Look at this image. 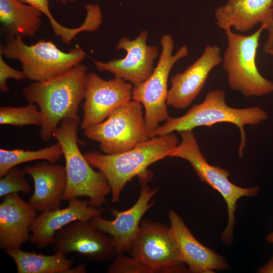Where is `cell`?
<instances>
[{"instance_id": "cell-1", "label": "cell", "mask_w": 273, "mask_h": 273, "mask_svg": "<svg viewBox=\"0 0 273 273\" xmlns=\"http://www.w3.org/2000/svg\"><path fill=\"white\" fill-rule=\"evenodd\" d=\"M87 67L79 64L66 73L42 81H34L22 89L28 103L37 104L41 114L40 136L44 142L53 137L61 122L78 116L84 99Z\"/></svg>"}, {"instance_id": "cell-2", "label": "cell", "mask_w": 273, "mask_h": 273, "mask_svg": "<svg viewBox=\"0 0 273 273\" xmlns=\"http://www.w3.org/2000/svg\"><path fill=\"white\" fill-rule=\"evenodd\" d=\"M173 132L159 135L140 143L120 153L103 154L98 151L84 154L89 163L105 176L111 189V202L117 203L126 184L133 178L151 180L153 173L147 169L152 164L169 157L178 145Z\"/></svg>"}, {"instance_id": "cell-3", "label": "cell", "mask_w": 273, "mask_h": 273, "mask_svg": "<svg viewBox=\"0 0 273 273\" xmlns=\"http://www.w3.org/2000/svg\"><path fill=\"white\" fill-rule=\"evenodd\" d=\"M224 90L217 89L209 91L203 101L193 105L180 117H169L161 126L148 133L149 138L177 131L193 130L197 127H210L217 123L228 122L236 125L240 130L241 141L238 155L243 156L247 138L244 126L255 125L266 120L269 115L262 108L252 107L235 108L230 107L225 102Z\"/></svg>"}, {"instance_id": "cell-4", "label": "cell", "mask_w": 273, "mask_h": 273, "mask_svg": "<svg viewBox=\"0 0 273 273\" xmlns=\"http://www.w3.org/2000/svg\"><path fill=\"white\" fill-rule=\"evenodd\" d=\"M79 116L65 118L53 135L62 148L65 162L66 186L63 200L85 196L91 206L98 208L107 203L111 189L104 175L93 169L79 149Z\"/></svg>"}, {"instance_id": "cell-5", "label": "cell", "mask_w": 273, "mask_h": 273, "mask_svg": "<svg viewBox=\"0 0 273 273\" xmlns=\"http://www.w3.org/2000/svg\"><path fill=\"white\" fill-rule=\"evenodd\" d=\"M180 133V143L174 149L169 157H177L188 161L200 180L217 191L224 199L228 209V222L221 234V242L227 246L233 243L237 202L243 197H251L259 192L260 187L244 188L233 184L229 179L230 172L225 169L209 164L202 153L193 130Z\"/></svg>"}, {"instance_id": "cell-6", "label": "cell", "mask_w": 273, "mask_h": 273, "mask_svg": "<svg viewBox=\"0 0 273 273\" xmlns=\"http://www.w3.org/2000/svg\"><path fill=\"white\" fill-rule=\"evenodd\" d=\"M267 25L261 24L250 35L233 32L231 29L224 31L228 46L222 63L228 82L231 89L240 92L246 98L273 93V81L261 75L256 64L259 39Z\"/></svg>"}, {"instance_id": "cell-7", "label": "cell", "mask_w": 273, "mask_h": 273, "mask_svg": "<svg viewBox=\"0 0 273 273\" xmlns=\"http://www.w3.org/2000/svg\"><path fill=\"white\" fill-rule=\"evenodd\" d=\"M0 53L7 59L19 61L27 79L34 81L61 75L79 65L86 56L78 44L64 52L52 41L42 39L28 46L20 36L9 39L1 47Z\"/></svg>"}, {"instance_id": "cell-8", "label": "cell", "mask_w": 273, "mask_h": 273, "mask_svg": "<svg viewBox=\"0 0 273 273\" xmlns=\"http://www.w3.org/2000/svg\"><path fill=\"white\" fill-rule=\"evenodd\" d=\"M160 44L161 52L152 73L145 82L133 86L132 92V99L140 102L145 109L148 133L169 117L166 104L169 75L175 64L189 54L188 47L183 46L173 54L174 41L170 34L163 35Z\"/></svg>"}, {"instance_id": "cell-9", "label": "cell", "mask_w": 273, "mask_h": 273, "mask_svg": "<svg viewBox=\"0 0 273 273\" xmlns=\"http://www.w3.org/2000/svg\"><path fill=\"white\" fill-rule=\"evenodd\" d=\"M143 108L140 102L132 99L114 110L104 121L85 130L84 134L99 143L105 154L127 151L149 139Z\"/></svg>"}, {"instance_id": "cell-10", "label": "cell", "mask_w": 273, "mask_h": 273, "mask_svg": "<svg viewBox=\"0 0 273 273\" xmlns=\"http://www.w3.org/2000/svg\"><path fill=\"white\" fill-rule=\"evenodd\" d=\"M129 252L149 273L189 272L179 259L169 226L161 222L142 219Z\"/></svg>"}, {"instance_id": "cell-11", "label": "cell", "mask_w": 273, "mask_h": 273, "mask_svg": "<svg viewBox=\"0 0 273 273\" xmlns=\"http://www.w3.org/2000/svg\"><path fill=\"white\" fill-rule=\"evenodd\" d=\"M133 87L120 78L107 80L94 72L88 73L81 128L85 130L101 123L116 109L131 101Z\"/></svg>"}, {"instance_id": "cell-12", "label": "cell", "mask_w": 273, "mask_h": 273, "mask_svg": "<svg viewBox=\"0 0 273 273\" xmlns=\"http://www.w3.org/2000/svg\"><path fill=\"white\" fill-rule=\"evenodd\" d=\"M148 36V31L144 30L133 40L121 38L116 49L124 50L125 57L105 62L94 60L95 67L99 71L110 72L114 77L128 81L133 86L141 84L152 73L159 53L157 47L147 44Z\"/></svg>"}, {"instance_id": "cell-13", "label": "cell", "mask_w": 273, "mask_h": 273, "mask_svg": "<svg viewBox=\"0 0 273 273\" xmlns=\"http://www.w3.org/2000/svg\"><path fill=\"white\" fill-rule=\"evenodd\" d=\"M54 237V250L66 256L75 252L90 260L105 261L117 255L112 237L89 220L73 221L56 231Z\"/></svg>"}, {"instance_id": "cell-14", "label": "cell", "mask_w": 273, "mask_h": 273, "mask_svg": "<svg viewBox=\"0 0 273 273\" xmlns=\"http://www.w3.org/2000/svg\"><path fill=\"white\" fill-rule=\"evenodd\" d=\"M149 181L142 180L139 198L134 204L125 211L111 210L114 219L107 220L98 216L89 221L96 228L110 235L113 240L117 255L130 251L131 243L139 228L144 214L155 204L151 199L157 194L156 187L151 188Z\"/></svg>"}, {"instance_id": "cell-15", "label": "cell", "mask_w": 273, "mask_h": 273, "mask_svg": "<svg viewBox=\"0 0 273 273\" xmlns=\"http://www.w3.org/2000/svg\"><path fill=\"white\" fill-rule=\"evenodd\" d=\"M221 50L207 44L201 56L184 71L170 79L166 104L176 109L190 106L203 89L212 70L222 62Z\"/></svg>"}, {"instance_id": "cell-16", "label": "cell", "mask_w": 273, "mask_h": 273, "mask_svg": "<svg viewBox=\"0 0 273 273\" xmlns=\"http://www.w3.org/2000/svg\"><path fill=\"white\" fill-rule=\"evenodd\" d=\"M169 233L180 261L186 264L189 272L213 273L214 270H228L230 266L225 258L200 243L192 234L180 215L169 210Z\"/></svg>"}, {"instance_id": "cell-17", "label": "cell", "mask_w": 273, "mask_h": 273, "mask_svg": "<svg viewBox=\"0 0 273 273\" xmlns=\"http://www.w3.org/2000/svg\"><path fill=\"white\" fill-rule=\"evenodd\" d=\"M68 206L63 209L49 211L37 215L30 227L29 241L38 248L53 244L56 231L76 220H90L101 216L102 211L91 206L89 200L74 198L68 201Z\"/></svg>"}, {"instance_id": "cell-18", "label": "cell", "mask_w": 273, "mask_h": 273, "mask_svg": "<svg viewBox=\"0 0 273 273\" xmlns=\"http://www.w3.org/2000/svg\"><path fill=\"white\" fill-rule=\"evenodd\" d=\"M37 215V211L18 193L5 196L0 205V248L7 251L26 243Z\"/></svg>"}, {"instance_id": "cell-19", "label": "cell", "mask_w": 273, "mask_h": 273, "mask_svg": "<svg viewBox=\"0 0 273 273\" xmlns=\"http://www.w3.org/2000/svg\"><path fill=\"white\" fill-rule=\"evenodd\" d=\"M34 182V193L29 203L40 213L60 208L66 186L65 166L43 160L23 168Z\"/></svg>"}, {"instance_id": "cell-20", "label": "cell", "mask_w": 273, "mask_h": 273, "mask_svg": "<svg viewBox=\"0 0 273 273\" xmlns=\"http://www.w3.org/2000/svg\"><path fill=\"white\" fill-rule=\"evenodd\" d=\"M273 18V0H228L215 9L214 19L225 31L233 27L245 32L258 24L268 25Z\"/></svg>"}, {"instance_id": "cell-21", "label": "cell", "mask_w": 273, "mask_h": 273, "mask_svg": "<svg viewBox=\"0 0 273 273\" xmlns=\"http://www.w3.org/2000/svg\"><path fill=\"white\" fill-rule=\"evenodd\" d=\"M43 14L36 8L17 0H0V21L9 39L32 38L39 30Z\"/></svg>"}, {"instance_id": "cell-22", "label": "cell", "mask_w": 273, "mask_h": 273, "mask_svg": "<svg viewBox=\"0 0 273 273\" xmlns=\"http://www.w3.org/2000/svg\"><path fill=\"white\" fill-rule=\"evenodd\" d=\"M5 252L14 261L18 273H65L74 261L60 252L48 255L26 252L20 248Z\"/></svg>"}, {"instance_id": "cell-23", "label": "cell", "mask_w": 273, "mask_h": 273, "mask_svg": "<svg viewBox=\"0 0 273 273\" xmlns=\"http://www.w3.org/2000/svg\"><path fill=\"white\" fill-rule=\"evenodd\" d=\"M63 155L60 144L57 142L51 146L38 150L0 149V177L11 168L21 163L34 160H46L56 163Z\"/></svg>"}, {"instance_id": "cell-24", "label": "cell", "mask_w": 273, "mask_h": 273, "mask_svg": "<svg viewBox=\"0 0 273 273\" xmlns=\"http://www.w3.org/2000/svg\"><path fill=\"white\" fill-rule=\"evenodd\" d=\"M0 124L14 126H40L41 114L34 104L28 103L21 107L3 106L0 108Z\"/></svg>"}, {"instance_id": "cell-25", "label": "cell", "mask_w": 273, "mask_h": 273, "mask_svg": "<svg viewBox=\"0 0 273 273\" xmlns=\"http://www.w3.org/2000/svg\"><path fill=\"white\" fill-rule=\"evenodd\" d=\"M19 2L30 5L47 16L55 34L60 36L67 44H69L75 37L81 32V29L78 27L70 28L61 25L52 15L49 8L50 0H17Z\"/></svg>"}, {"instance_id": "cell-26", "label": "cell", "mask_w": 273, "mask_h": 273, "mask_svg": "<svg viewBox=\"0 0 273 273\" xmlns=\"http://www.w3.org/2000/svg\"><path fill=\"white\" fill-rule=\"evenodd\" d=\"M23 169L16 166L11 168L1 178L0 197L19 192L28 193L31 187L25 177Z\"/></svg>"}, {"instance_id": "cell-27", "label": "cell", "mask_w": 273, "mask_h": 273, "mask_svg": "<svg viewBox=\"0 0 273 273\" xmlns=\"http://www.w3.org/2000/svg\"><path fill=\"white\" fill-rule=\"evenodd\" d=\"M108 273H149L147 267L138 259L124 254H117L109 266Z\"/></svg>"}, {"instance_id": "cell-28", "label": "cell", "mask_w": 273, "mask_h": 273, "mask_svg": "<svg viewBox=\"0 0 273 273\" xmlns=\"http://www.w3.org/2000/svg\"><path fill=\"white\" fill-rule=\"evenodd\" d=\"M9 78L21 81L27 79V77L23 70H18L9 66L3 59V55L0 53V90L2 93L9 91L7 80Z\"/></svg>"}, {"instance_id": "cell-29", "label": "cell", "mask_w": 273, "mask_h": 273, "mask_svg": "<svg viewBox=\"0 0 273 273\" xmlns=\"http://www.w3.org/2000/svg\"><path fill=\"white\" fill-rule=\"evenodd\" d=\"M265 29L268 31V37L263 47V51L265 53L273 49V18Z\"/></svg>"}, {"instance_id": "cell-30", "label": "cell", "mask_w": 273, "mask_h": 273, "mask_svg": "<svg viewBox=\"0 0 273 273\" xmlns=\"http://www.w3.org/2000/svg\"><path fill=\"white\" fill-rule=\"evenodd\" d=\"M258 273H273V256L264 265L258 269Z\"/></svg>"}, {"instance_id": "cell-31", "label": "cell", "mask_w": 273, "mask_h": 273, "mask_svg": "<svg viewBox=\"0 0 273 273\" xmlns=\"http://www.w3.org/2000/svg\"><path fill=\"white\" fill-rule=\"evenodd\" d=\"M86 272V268L84 264H79L75 267H70L65 272V273H85Z\"/></svg>"}, {"instance_id": "cell-32", "label": "cell", "mask_w": 273, "mask_h": 273, "mask_svg": "<svg viewBox=\"0 0 273 273\" xmlns=\"http://www.w3.org/2000/svg\"><path fill=\"white\" fill-rule=\"evenodd\" d=\"M57 2L61 3L62 4L66 5L69 3H75L77 0H55Z\"/></svg>"}, {"instance_id": "cell-33", "label": "cell", "mask_w": 273, "mask_h": 273, "mask_svg": "<svg viewBox=\"0 0 273 273\" xmlns=\"http://www.w3.org/2000/svg\"><path fill=\"white\" fill-rule=\"evenodd\" d=\"M266 240L269 243L273 244V232L271 233L267 236Z\"/></svg>"}, {"instance_id": "cell-34", "label": "cell", "mask_w": 273, "mask_h": 273, "mask_svg": "<svg viewBox=\"0 0 273 273\" xmlns=\"http://www.w3.org/2000/svg\"><path fill=\"white\" fill-rule=\"evenodd\" d=\"M265 53L269 54L270 55H271L272 57V58H273V49L267 51Z\"/></svg>"}]
</instances>
